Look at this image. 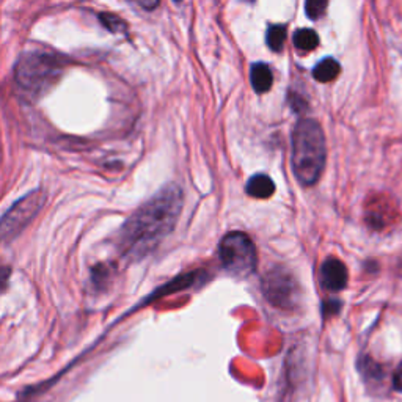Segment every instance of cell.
Instances as JSON below:
<instances>
[{"label":"cell","instance_id":"cell-10","mask_svg":"<svg viewBox=\"0 0 402 402\" xmlns=\"http://www.w3.org/2000/svg\"><path fill=\"white\" fill-rule=\"evenodd\" d=\"M340 73H341L340 63H338L335 59H332V57H327V59H323L318 65L314 66L313 76L318 82L325 84V82H332V80H335L338 76H340Z\"/></svg>","mask_w":402,"mask_h":402},{"label":"cell","instance_id":"cell-1","mask_svg":"<svg viewBox=\"0 0 402 402\" xmlns=\"http://www.w3.org/2000/svg\"><path fill=\"white\" fill-rule=\"evenodd\" d=\"M182 192L176 184H166L142 204L119 231L124 255L140 258L175 228L182 209Z\"/></svg>","mask_w":402,"mask_h":402},{"label":"cell","instance_id":"cell-5","mask_svg":"<svg viewBox=\"0 0 402 402\" xmlns=\"http://www.w3.org/2000/svg\"><path fill=\"white\" fill-rule=\"evenodd\" d=\"M44 201L46 195L41 191H33L26 195L24 198L16 201V203L5 212L2 219L3 240H10L18 236L22 229L35 219V216L41 211Z\"/></svg>","mask_w":402,"mask_h":402},{"label":"cell","instance_id":"cell-11","mask_svg":"<svg viewBox=\"0 0 402 402\" xmlns=\"http://www.w3.org/2000/svg\"><path fill=\"white\" fill-rule=\"evenodd\" d=\"M292 43L298 52H309L319 46V37L312 28H298L292 37Z\"/></svg>","mask_w":402,"mask_h":402},{"label":"cell","instance_id":"cell-8","mask_svg":"<svg viewBox=\"0 0 402 402\" xmlns=\"http://www.w3.org/2000/svg\"><path fill=\"white\" fill-rule=\"evenodd\" d=\"M250 84L256 93H267L272 88L274 84V74L272 70L269 68L267 63L258 61L253 63L250 68Z\"/></svg>","mask_w":402,"mask_h":402},{"label":"cell","instance_id":"cell-12","mask_svg":"<svg viewBox=\"0 0 402 402\" xmlns=\"http://www.w3.org/2000/svg\"><path fill=\"white\" fill-rule=\"evenodd\" d=\"M286 35H288V28L285 24H274L267 28L266 41L267 46L274 52H280L283 49V44L286 41Z\"/></svg>","mask_w":402,"mask_h":402},{"label":"cell","instance_id":"cell-4","mask_svg":"<svg viewBox=\"0 0 402 402\" xmlns=\"http://www.w3.org/2000/svg\"><path fill=\"white\" fill-rule=\"evenodd\" d=\"M219 258L223 269L233 277L245 278L256 269V247L242 231H231L219 244Z\"/></svg>","mask_w":402,"mask_h":402},{"label":"cell","instance_id":"cell-15","mask_svg":"<svg viewBox=\"0 0 402 402\" xmlns=\"http://www.w3.org/2000/svg\"><path fill=\"white\" fill-rule=\"evenodd\" d=\"M360 370H361V372H363V374H365L366 377H370V379H381V377H382V370H381V366L376 365L374 361L370 360V358L361 360Z\"/></svg>","mask_w":402,"mask_h":402},{"label":"cell","instance_id":"cell-7","mask_svg":"<svg viewBox=\"0 0 402 402\" xmlns=\"http://www.w3.org/2000/svg\"><path fill=\"white\" fill-rule=\"evenodd\" d=\"M347 267L338 258H327L320 266V285L325 291L340 292L347 286Z\"/></svg>","mask_w":402,"mask_h":402},{"label":"cell","instance_id":"cell-9","mask_svg":"<svg viewBox=\"0 0 402 402\" xmlns=\"http://www.w3.org/2000/svg\"><path fill=\"white\" fill-rule=\"evenodd\" d=\"M245 192L253 198L267 200L275 193V182L272 181L271 176L258 173V175L251 176L250 180L247 181Z\"/></svg>","mask_w":402,"mask_h":402},{"label":"cell","instance_id":"cell-2","mask_svg":"<svg viewBox=\"0 0 402 402\" xmlns=\"http://www.w3.org/2000/svg\"><path fill=\"white\" fill-rule=\"evenodd\" d=\"M327 146L320 124L313 118H303L292 131L291 164L297 181L309 187L319 181L325 166Z\"/></svg>","mask_w":402,"mask_h":402},{"label":"cell","instance_id":"cell-14","mask_svg":"<svg viewBox=\"0 0 402 402\" xmlns=\"http://www.w3.org/2000/svg\"><path fill=\"white\" fill-rule=\"evenodd\" d=\"M329 3L325 0H308L305 3V13L312 21H316L319 18H323Z\"/></svg>","mask_w":402,"mask_h":402},{"label":"cell","instance_id":"cell-13","mask_svg":"<svg viewBox=\"0 0 402 402\" xmlns=\"http://www.w3.org/2000/svg\"><path fill=\"white\" fill-rule=\"evenodd\" d=\"M99 21L104 24V27L107 28V30H111L112 33H119V32H126V22L122 21L118 18V16H115V15H108V13H101L99 15Z\"/></svg>","mask_w":402,"mask_h":402},{"label":"cell","instance_id":"cell-6","mask_svg":"<svg viewBox=\"0 0 402 402\" xmlns=\"http://www.w3.org/2000/svg\"><path fill=\"white\" fill-rule=\"evenodd\" d=\"M264 296L274 307L291 308L296 302L297 286L292 275L285 267H275L262 281Z\"/></svg>","mask_w":402,"mask_h":402},{"label":"cell","instance_id":"cell-16","mask_svg":"<svg viewBox=\"0 0 402 402\" xmlns=\"http://www.w3.org/2000/svg\"><path fill=\"white\" fill-rule=\"evenodd\" d=\"M340 309H341V302L335 300V298H332V300H325L324 305H323V313H324L325 318L338 314L340 313Z\"/></svg>","mask_w":402,"mask_h":402},{"label":"cell","instance_id":"cell-17","mask_svg":"<svg viewBox=\"0 0 402 402\" xmlns=\"http://www.w3.org/2000/svg\"><path fill=\"white\" fill-rule=\"evenodd\" d=\"M393 387H394L396 392L402 393V367H401V370L394 374V379H393Z\"/></svg>","mask_w":402,"mask_h":402},{"label":"cell","instance_id":"cell-3","mask_svg":"<svg viewBox=\"0 0 402 402\" xmlns=\"http://www.w3.org/2000/svg\"><path fill=\"white\" fill-rule=\"evenodd\" d=\"M63 70L59 57L49 52H27L19 59L15 70V79L27 93L39 96L59 80Z\"/></svg>","mask_w":402,"mask_h":402}]
</instances>
